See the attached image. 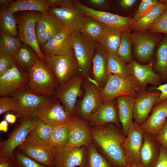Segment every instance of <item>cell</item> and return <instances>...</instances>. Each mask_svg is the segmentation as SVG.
Masks as SVG:
<instances>
[{
	"label": "cell",
	"instance_id": "cell-41",
	"mask_svg": "<svg viewBox=\"0 0 167 167\" xmlns=\"http://www.w3.org/2000/svg\"><path fill=\"white\" fill-rule=\"evenodd\" d=\"M84 167H114L92 143L88 147Z\"/></svg>",
	"mask_w": 167,
	"mask_h": 167
},
{
	"label": "cell",
	"instance_id": "cell-24",
	"mask_svg": "<svg viewBox=\"0 0 167 167\" xmlns=\"http://www.w3.org/2000/svg\"><path fill=\"white\" fill-rule=\"evenodd\" d=\"M167 118V99H166L154 106L151 115L139 127L144 133L155 137L163 127Z\"/></svg>",
	"mask_w": 167,
	"mask_h": 167
},
{
	"label": "cell",
	"instance_id": "cell-56",
	"mask_svg": "<svg viewBox=\"0 0 167 167\" xmlns=\"http://www.w3.org/2000/svg\"><path fill=\"white\" fill-rule=\"evenodd\" d=\"M13 1L12 0H0L1 6H6Z\"/></svg>",
	"mask_w": 167,
	"mask_h": 167
},
{
	"label": "cell",
	"instance_id": "cell-7",
	"mask_svg": "<svg viewBox=\"0 0 167 167\" xmlns=\"http://www.w3.org/2000/svg\"><path fill=\"white\" fill-rule=\"evenodd\" d=\"M45 61L46 64L54 74L59 85L80 74L73 50L68 54L45 56Z\"/></svg>",
	"mask_w": 167,
	"mask_h": 167
},
{
	"label": "cell",
	"instance_id": "cell-2",
	"mask_svg": "<svg viewBox=\"0 0 167 167\" xmlns=\"http://www.w3.org/2000/svg\"><path fill=\"white\" fill-rule=\"evenodd\" d=\"M29 82L27 89L36 94L51 97L59 85L48 66L38 59L28 71Z\"/></svg>",
	"mask_w": 167,
	"mask_h": 167
},
{
	"label": "cell",
	"instance_id": "cell-46",
	"mask_svg": "<svg viewBox=\"0 0 167 167\" xmlns=\"http://www.w3.org/2000/svg\"><path fill=\"white\" fill-rule=\"evenodd\" d=\"M18 105L17 101L14 98L2 97L0 98V114L9 111H12Z\"/></svg>",
	"mask_w": 167,
	"mask_h": 167
},
{
	"label": "cell",
	"instance_id": "cell-25",
	"mask_svg": "<svg viewBox=\"0 0 167 167\" xmlns=\"http://www.w3.org/2000/svg\"><path fill=\"white\" fill-rule=\"evenodd\" d=\"M88 123L90 127L109 123L119 126L116 99L103 102L91 115Z\"/></svg>",
	"mask_w": 167,
	"mask_h": 167
},
{
	"label": "cell",
	"instance_id": "cell-53",
	"mask_svg": "<svg viewBox=\"0 0 167 167\" xmlns=\"http://www.w3.org/2000/svg\"><path fill=\"white\" fill-rule=\"evenodd\" d=\"M137 1L136 0H121L119 1V4L123 8H128L132 6Z\"/></svg>",
	"mask_w": 167,
	"mask_h": 167
},
{
	"label": "cell",
	"instance_id": "cell-54",
	"mask_svg": "<svg viewBox=\"0 0 167 167\" xmlns=\"http://www.w3.org/2000/svg\"><path fill=\"white\" fill-rule=\"evenodd\" d=\"M17 116L18 115H17L8 113L4 116V120L7 122L8 123L12 124L15 122Z\"/></svg>",
	"mask_w": 167,
	"mask_h": 167
},
{
	"label": "cell",
	"instance_id": "cell-17",
	"mask_svg": "<svg viewBox=\"0 0 167 167\" xmlns=\"http://www.w3.org/2000/svg\"><path fill=\"white\" fill-rule=\"evenodd\" d=\"M61 103L59 100L55 99L52 102L41 108L35 118L52 126L62 124L73 119L76 115L66 111Z\"/></svg>",
	"mask_w": 167,
	"mask_h": 167
},
{
	"label": "cell",
	"instance_id": "cell-57",
	"mask_svg": "<svg viewBox=\"0 0 167 167\" xmlns=\"http://www.w3.org/2000/svg\"><path fill=\"white\" fill-rule=\"evenodd\" d=\"M126 167H143L141 165L135 164L132 165H129Z\"/></svg>",
	"mask_w": 167,
	"mask_h": 167
},
{
	"label": "cell",
	"instance_id": "cell-55",
	"mask_svg": "<svg viewBox=\"0 0 167 167\" xmlns=\"http://www.w3.org/2000/svg\"><path fill=\"white\" fill-rule=\"evenodd\" d=\"M8 123L5 120L2 121L0 123V131L6 132L8 130Z\"/></svg>",
	"mask_w": 167,
	"mask_h": 167
},
{
	"label": "cell",
	"instance_id": "cell-59",
	"mask_svg": "<svg viewBox=\"0 0 167 167\" xmlns=\"http://www.w3.org/2000/svg\"><path fill=\"white\" fill-rule=\"evenodd\" d=\"M165 123H167V118L166 120V121H165Z\"/></svg>",
	"mask_w": 167,
	"mask_h": 167
},
{
	"label": "cell",
	"instance_id": "cell-45",
	"mask_svg": "<svg viewBox=\"0 0 167 167\" xmlns=\"http://www.w3.org/2000/svg\"><path fill=\"white\" fill-rule=\"evenodd\" d=\"M15 62L13 57L0 52V76L11 69Z\"/></svg>",
	"mask_w": 167,
	"mask_h": 167
},
{
	"label": "cell",
	"instance_id": "cell-48",
	"mask_svg": "<svg viewBox=\"0 0 167 167\" xmlns=\"http://www.w3.org/2000/svg\"><path fill=\"white\" fill-rule=\"evenodd\" d=\"M154 167H167V150L161 146L159 158Z\"/></svg>",
	"mask_w": 167,
	"mask_h": 167
},
{
	"label": "cell",
	"instance_id": "cell-13",
	"mask_svg": "<svg viewBox=\"0 0 167 167\" xmlns=\"http://www.w3.org/2000/svg\"><path fill=\"white\" fill-rule=\"evenodd\" d=\"M77 3L85 15L96 19L105 26L113 28L122 33L132 30L134 23L133 18L96 10L86 6L78 1H77Z\"/></svg>",
	"mask_w": 167,
	"mask_h": 167
},
{
	"label": "cell",
	"instance_id": "cell-15",
	"mask_svg": "<svg viewBox=\"0 0 167 167\" xmlns=\"http://www.w3.org/2000/svg\"><path fill=\"white\" fill-rule=\"evenodd\" d=\"M33 118L22 119L21 123L10 133L7 139L0 143V157H12L17 147L23 143L32 129Z\"/></svg>",
	"mask_w": 167,
	"mask_h": 167
},
{
	"label": "cell",
	"instance_id": "cell-11",
	"mask_svg": "<svg viewBox=\"0 0 167 167\" xmlns=\"http://www.w3.org/2000/svg\"><path fill=\"white\" fill-rule=\"evenodd\" d=\"M49 11L64 28L72 33L79 31L80 25L86 15L75 0L61 6L49 7Z\"/></svg>",
	"mask_w": 167,
	"mask_h": 167
},
{
	"label": "cell",
	"instance_id": "cell-22",
	"mask_svg": "<svg viewBox=\"0 0 167 167\" xmlns=\"http://www.w3.org/2000/svg\"><path fill=\"white\" fill-rule=\"evenodd\" d=\"M37 162L49 167H54L57 150L25 140L17 148Z\"/></svg>",
	"mask_w": 167,
	"mask_h": 167
},
{
	"label": "cell",
	"instance_id": "cell-6",
	"mask_svg": "<svg viewBox=\"0 0 167 167\" xmlns=\"http://www.w3.org/2000/svg\"><path fill=\"white\" fill-rule=\"evenodd\" d=\"M11 96L18 101L17 106L12 112L22 119L35 118L36 113L41 108L55 99L53 97L32 93L27 88Z\"/></svg>",
	"mask_w": 167,
	"mask_h": 167
},
{
	"label": "cell",
	"instance_id": "cell-9",
	"mask_svg": "<svg viewBox=\"0 0 167 167\" xmlns=\"http://www.w3.org/2000/svg\"><path fill=\"white\" fill-rule=\"evenodd\" d=\"M85 77L80 74L60 85L54 92L53 97L59 100L64 106L66 111L75 114L77 98L81 96V86Z\"/></svg>",
	"mask_w": 167,
	"mask_h": 167
},
{
	"label": "cell",
	"instance_id": "cell-30",
	"mask_svg": "<svg viewBox=\"0 0 167 167\" xmlns=\"http://www.w3.org/2000/svg\"><path fill=\"white\" fill-rule=\"evenodd\" d=\"M167 10V6L159 2L146 15L134 22L132 30L138 32H147Z\"/></svg>",
	"mask_w": 167,
	"mask_h": 167
},
{
	"label": "cell",
	"instance_id": "cell-20",
	"mask_svg": "<svg viewBox=\"0 0 167 167\" xmlns=\"http://www.w3.org/2000/svg\"><path fill=\"white\" fill-rule=\"evenodd\" d=\"M161 94L159 91H145L135 99L133 112L134 122L140 126L147 120Z\"/></svg>",
	"mask_w": 167,
	"mask_h": 167
},
{
	"label": "cell",
	"instance_id": "cell-16",
	"mask_svg": "<svg viewBox=\"0 0 167 167\" xmlns=\"http://www.w3.org/2000/svg\"><path fill=\"white\" fill-rule=\"evenodd\" d=\"M88 151L86 146L76 148L67 145L57 150L54 167H84Z\"/></svg>",
	"mask_w": 167,
	"mask_h": 167
},
{
	"label": "cell",
	"instance_id": "cell-1",
	"mask_svg": "<svg viewBox=\"0 0 167 167\" xmlns=\"http://www.w3.org/2000/svg\"><path fill=\"white\" fill-rule=\"evenodd\" d=\"M90 129L92 143L114 167L128 165L122 147L126 137L110 123Z\"/></svg>",
	"mask_w": 167,
	"mask_h": 167
},
{
	"label": "cell",
	"instance_id": "cell-21",
	"mask_svg": "<svg viewBox=\"0 0 167 167\" xmlns=\"http://www.w3.org/2000/svg\"><path fill=\"white\" fill-rule=\"evenodd\" d=\"M72 32L64 28L51 37L40 46L45 56L50 57L68 54L73 50L71 41Z\"/></svg>",
	"mask_w": 167,
	"mask_h": 167
},
{
	"label": "cell",
	"instance_id": "cell-23",
	"mask_svg": "<svg viewBox=\"0 0 167 167\" xmlns=\"http://www.w3.org/2000/svg\"><path fill=\"white\" fill-rule=\"evenodd\" d=\"M92 143L91 132L88 122L76 115L70 128L67 145L88 148Z\"/></svg>",
	"mask_w": 167,
	"mask_h": 167
},
{
	"label": "cell",
	"instance_id": "cell-31",
	"mask_svg": "<svg viewBox=\"0 0 167 167\" xmlns=\"http://www.w3.org/2000/svg\"><path fill=\"white\" fill-rule=\"evenodd\" d=\"M75 117L67 122L54 126L46 147L57 150L67 145L69 130Z\"/></svg>",
	"mask_w": 167,
	"mask_h": 167
},
{
	"label": "cell",
	"instance_id": "cell-52",
	"mask_svg": "<svg viewBox=\"0 0 167 167\" xmlns=\"http://www.w3.org/2000/svg\"><path fill=\"white\" fill-rule=\"evenodd\" d=\"M88 2L90 5L95 7L103 8L107 5L108 1L106 0H88Z\"/></svg>",
	"mask_w": 167,
	"mask_h": 167
},
{
	"label": "cell",
	"instance_id": "cell-5",
	"mask_svg": "<svg viewBox=\"0 0 167 167\" xmlns=\"http://www.w3.org/2000/svg\"><path fill=\"white\" fill-rule=\"evenodd\" d=\"M41 12L34 11H20L14 14L21 41L31 47L40 60L46 64L45 56L42 52L35 33L36 22Z\"/></svg>",
	"mask_w": 167,
	"mask_h": 167
},
{
	"label": "cell",
	"instance_id": "cell-51",
	"mask_svg": "<svg viewBox=\"0 0 167 167\" xmlns=\"http://www.w3.org/2000/svg\"><path fill=\"white\" fill-rule=\"evenodd\" d=\"M73 1L71 0H46L49 7L61 6L71 3Z\"/></svg>",
	"mask_w": 167,
	"mask_h": 167
},
{
	"label": "cell",
	"instance_id": "cell-26",
	"mask_svg": "<svg viewBox=\"0 0 167 167\" xmlns=\"http://www.w3.org/2000/svg\"><path fill=\"white\" fill-rule=\"evenodd\" d=\"M109 53L103 46L97 42L92 60V79L100 88L105 85L109 77L107 59Z\"/></svg>",
	"mask_w": 167,
	"mask_h": 167
},
{
	"label": "cell",
	"instance_id": "cell-27",
	"mask_svg": "<svg viewBox=\"0 0 167 167\" xmlns=\"http://www.w3.org/2000/svg\"><path fill=\"white\" fill-rule=\"evenodd\" d=\"M161 146L153 136L144 133L140 153L143 167H154L159 158Z\"/></svg>",
	"mask_w": 167,
	"mask_h": 167
},
{
	"label": "cell",
	"instance_id": "cell-40",
	"mask_svg": "<svg viewBox=\"0 0 167 167\" xmlns=\"http://www.w3.org/2000/svg\"><path fill=\"white\" fill-rule=\"evenodd\" d=\"M131 30H128L122 34L117 54L126 64L132 60Z\"/></svg>",
	"mask_w": 167,
	"mask_h": 167
},
{
	"label": "cell",
	"instance_id": "cell-10",
	"mask_svg": "<svg viewBox=\"0 0 167 167\" xmlns=\"http://www.w3.org/2000/svg\"><path fill=\"white\" fill-rule=\"evenodd\" d=\"M29 82L27 73L16 62L11 69L0 76V96H12L25 89Z\"/></svg>",
	"mask_w": 167,
	"mask_h": 167
},
{
	"label": "cell",
	"instance_id": "cell-36",
	"mask_svg": "<svg viewBox=\"0 0 167 167\" xmlns=\"http://www.w3.org/2000/svg\"><path fill=\"white\" fill-rule=\"evenodd\" d=\"M16 62L23 70L27 71L40 59L35 50L30 46L23 43L14 57Z\"/></svg>",
	"mask_w": 167,
	"mask_h": 167
},
{
	"label": "cell",
	"instance_id": "cell-43",
	"mask_svg": "<svg viewBox=\"0 0 167 167\" xmlns=\"http://www.w3.org/2000/svg\"><path fill=\"white\" fill-rule=\"evenodd\" d=\"M159 2V1L156 0H142L133 18L134 21L135 22L143 17Z\"/></svg>",
	"mask_w": 167,
	"mask_h": 167
},
{
	"label": "cell",
	"instance_id": "cell-38",
	"mask_svg": "<svg viewBox=\"0 0 167 167\" xmlns=\"http://www.w3.org/2000/svg\"><path fill=\"white\" fill-rule=\"evenodd\" d=\"M107 67L109 74L125 79L130 76L126 64L117 54L109 53L107 59Z\"/></svg>",
	"mask_w": 167,
	"mask_h": 167
},
{
	"label": "cell",
	"instance_id": "cell-8",
	"mask_svg": "<svg viewBox=\"0 0 167 167\" xmlns=\"http://www.w3.org/2000/svg\"><path fill=\"white\" fill-rule=\"evenodd\" d=\"M82 99L75 107V114L88 122L91 115L103 103L100 88L91 78H85Z\"/></svg>",
	"mask_w": 167,
	"mask_h": 167
},
{
	"label": "cell",
	"instance_id": "cell-37",
	"mask_svg": "<svg viewBox=\"0 0 167 167\" xmlns=\"http://www.w3.org/2000/svg\"><path fill=\"white\" fill-rule=\"evenodd\" d=\"M0 31L14 37L18 34L17 24L14 14L8 11L4 6H1L0 10Z\"/></svg>",
	"mask_w": 167,
	"mask_h": 167
},
{
	"label": "cell",
	"instance_id": "cell-44",
	"mask_svg": "<svg viewBox=\"0 0 167 167\" xmlns=\"http://www.w3.org/2000/svg\"><path fill=\"white\" fill-rule=\"evenodd\" d=\"M147 32L167 34V10Z\"/></svg>",
	"mask_w": 167,
	"mask_h": 167
},
{
	"label": "cell",
	"instance_id": "cell-42",
	"mask_svg": "<svg viewBox=\"0 0 167 167\" xmlns=\"http://www.w3.org/2000/svg\"><path fill=\"white\" fill-rule=\"evenodd\" d=\"M13 157L18 167H49L42 164L16 149Z\"/></svg>",
	"mask_w": 167,
	"mask_h": 167
},
{
	"label": "cell",
	"instance_id": "cell-50",
	"mask_svg": "<svg viewBox=\"0 0 167 167\" xmlns=\"http://www.w3.org/2000/svg\"><path fill=\"white\" fill-rule=\"evenodd\" d=\"M154 89L161 92V94L156 104L163 100L167 99V83L161 85Z\"/></svg>",
	"mask_w": 167,
	"mask_h": 167
},
{
	"label": "cell",
	"instance_id": "cell-35",
	"mask_svg": "<svg viewBox=\"0 0 167 167\" xmlns=\"http://www.w3.org/2000/svg\"><path fill=\"white\" fill-rule=\"evenodd\" d=\"M122 33L113 28L105 26L97 43L109 53L117 54Z\"/></svg>",
	"mask_w": 167,
	"mask_h": 167
},
{
	"label": "cell",
	"instance_id": "cell-29",
	"mask_svg": "<svg viewBox=\"0 0 167 167\" xmlns=\"http://www.w3.org/2000/svg\"><path fill=\"white\" fill-rule=\"evenodd\" d=\"M54 126L47 124L37 118H34L32 127L25 140L46 147L50 139Z\"/></svg>",
	"mask_w": 167,
	"mask_h": 167
},
{
	"label": "cell",
	"instance_id": "cell-47",
	"mask_svg": "<svg viewBox=\"0 0 167 167\" xmlns=\"http://www.w3.org/2000/svg\"><path fill=\"white\" fill-rule=\"evenodd\" d=\"M161 146L167 150V123L165 122L163 127L155 137Z\"/></svg>",
	"mask_w": 167,
	"mask_h": 167
},
{
	"label": "cell",
	"instance_id": "cell-4",
	"mask_svg": "<svg viewBox=\"0 0 167 167\" xmlns=\"http://www.w3.org/2000/svg\"><path fill=\"white\" fill-rule=\"evenodd\" d=\"M71 41L80 74L85 78H91L92 60L97 42L86 37L78 31L72 33Z\"/></svg>",
	"mask_w": 167,
	"mask_h": 167
},
{
	"label": "cell",
	"instance_id": "cell-58",
	"mask_svg": "<svg viewBox=\"0 0 167 167\" xmlns=\"http://www.w3.org/2000/svg\"><path fill=\"white\" fill-rule=\"evenodd\" d=\"M159 2L167 6V0H159Z\"/></svg>",
	"mask_w": 167,
	"mask_h": 167
},
{
	"label": "cell",
	"instance_id": "cell-18",
	"mask_svg": "<svg viewBox=\"0 0 167 167\" xmlns=\"http://www.w3.org/2000/svg\"><path fill=\"white\" fill-rule=\"evenodd\" d=\"M64 28L49 11L41 13L35 23L36 37L40 47Z\"/></svg>",
	"mask_w": 167,
	"mask_h": 167
},
{
	"label": "cell",
	"instance_id": "cell-33",
	"mask_svg": "<svg viewBox=\"0 0 167 167\" xmlns=\"http://www.w3.org/2000/svg\"><path fill=\"white\" fill-rule=\"evenodd\" d=\"M154 71L161 77L162 81L167 82V34H164L158 44L154 62Z\"/></svg>",
	"mask_w": 167,
	"mask_h": 167
},
{
	"label": "cell",
	"instance_id": "cell-32",
	"mask_svg": "<svg viewBox=\"0 0 167 167\" xmlns=\"http://www.w3.org/2000/svg\"><path fill=\"white\" fill-rule=\"evenodd\" d=\"M5 6L8 11L13 14L26 11L44 13L48 11L49 8L46 0H16Z\"/></svg>",
	"mask_w": 167,
	"mask_h": 167
},
{
	"label": "cell",
	"instance_id": "cell-34",
	"mask_svg": "<svg viewBox=\"0 0 167 167\" xmlns=\"http://www.w3.org/2000/svg\"><path fill=\"white\" fill-rule=\"evenodd\" d=\"M105 26L99 21L86 15L80 25L78 31L88 38L98 42Z\"/></svg>",
	"mask_w": 167,
	"mask_h": 167
},
{
	"label": "cell",
	"instance_id": "cell-19",
	"mask_svg": "<svg viewBox=\"0 0 167 167\" xmlns=\"http://www.w3.org/2000/svg\"><path fill=\"white\" fill-rule=\"evenodd\" d=\"M130 76L141 87L145 89L148 84L159 86L162 84L161 77L153 70L151 62L146 65H142L133 60L126 64Z\"/></svg>",
	"mask_w": 167,
	"mask_h": 167
},
{
	"label": "cell",
	"instance_id": "cell-49",
	"mask_svg": "<svg viewBox=\"0 0 167 167\" xmlns=\"http://www.w3.org/2000/svg\"><path fill=\"white\" fill-rule=\"evenodd\" d=\"M0 167H18L12 157H0Z\"/></svg>",
	"mask_w": 167,
	"mask_h": 167
},
{
	"label": "cell",
	"instance_id": "cell-28",
	"mask_svg": "<svg viewBox=\"0 0 167 167\" xmlns=\"http://www.w3.org/2000/svg\"><path fill=\"white\" fill-rule=\"evenodd\" d=\"M135 99L128 96H121L116 99L119 122L121 125L122 134L126 137L133 121V109Z\"/></svg>",
	"mask_w": 167,
	"mask_h": 167
},
{
	"label": "cell",
	"instance_id": "cell-39",
	"mask_svg": "<svg viewBox=\"0 0 167 167\" xmlns=\"http://www.w3.org/2000/svg\"><path fill=\"white\" fill-rule=\"evenodd\" d=\"M22 44L18 37L0 32V52L14 57Z\"/></svg>",
	"mask_w": 167,
	"mask_h": 167
},
{
	"label": "cell",
	"instance_id": "cell-12",
	"mask_svg": "<svg viewBox=\"0 0 167 167\" xmlns=\"http://www.w3.org/2000/svg\"><path fill=\"white\" fill-rule=\"evenodd\" d=\"M163 37L162 34L148 32L131 34L135 57L139 62L145 63L150 60L156 46Z\"/></svg>",
	"mask_w": 167,
	"mask_h": 167
},
{
	"label": "cell",
	"instance_id": "cell-3",
	"mask_svg": "<svg viewBox=\"0 0 167 167\" xmlns=\"http://www.w3.org/2000/svg\"><path fill=\"white\" fill-rule=\"evenodd\" d=\"M100 91L103 102L123 96L136 99L146 91L131 76L125 79L110 74L104 87L100 88Z\"/></svg>",
	"mask_w": 167,
	"mask_h": 167
},
{
	"label": "cell",
	"instance_id": "cell-14",
	"mask_svg": "<svg viewBox=\"0 0 167 167\" xmlns=\"http://www.w3.org/2000/svg\"><path fill=\"white\" fill-rule=\"evenodd\" d=\"M144 132L132 121L122 147L128 165H141L140 151Z\"/></svg>",
	"mask_w": 167,
	"mask_h": 167
}]
</instances>
